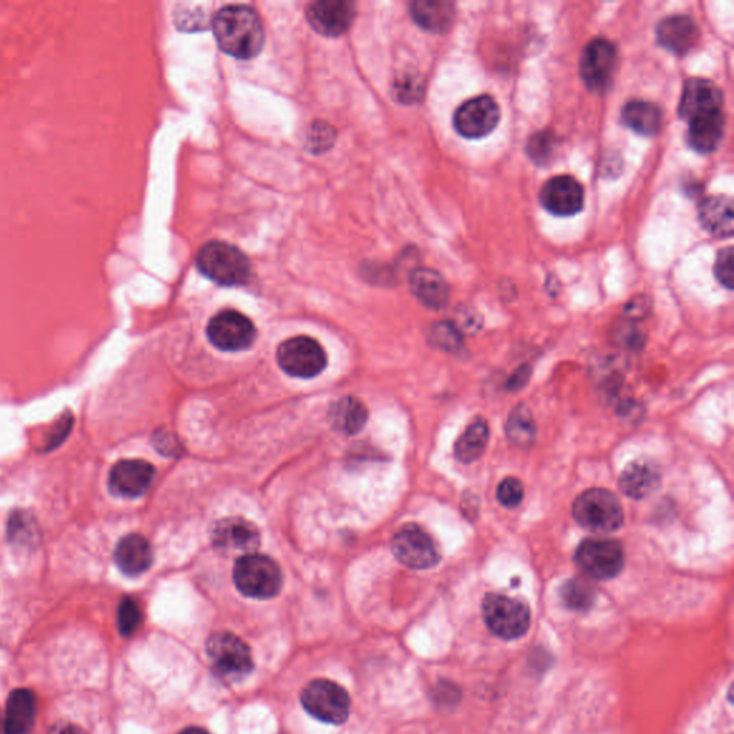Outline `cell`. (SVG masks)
Returning a JSON list of instances; mask_svg holds the SVG:
<instances>
[{
  "instance_id": "obj_32",
  "label": "cell",
  "mask_w": 734,
  "mask_h": 734,
  "mask_svg": "<svg viewBox=\"0 0 734 734\" xmlns=\"http://www.w3.org/2000/svg\"><path fill=\"white\" fill-rule=\"evenodd\" d=\"M142 611L140 604L131 597H125L119 604L118 628L124 637H131L140 628Z\"/></svg>"
},
{
  "instance_id": "obj_28",
  "label": "cell",
  "mask_w": 734,
  "mask_h": 734,
  "mask_svg": "<svg viewBox=\"0 0 734 734\" xmlns=\"http://www.w3.org/2000/svg\"><path fill=\"white\" fill-rule=\"evenodd\" d=\"M329 418L337 431L346 433V435H356L365 428L367 409L359 399L346 396V398L337 400L332 406Z\"/></svg>"
},
{
  "instance_id": "obj_3",
  "label": "cell",
  "mask_w": 734,
  "mask_h": 734,
  "mask_svg": "<svg viewBox=\"0 0 734 734\" xmlns=\"http://www.w3.org/2000/svg\"><path fill=\"white\" fill-rule=\"evenodd\" d=\"M233 578L241 594L256 600L276 597L283 585V575L277 562L256 552L238 558Z\"/></svg>"
},
{
  "instance_id": "obj_20",
  "label": "cell",
  "mask_w": 734,
  "mask_h": 734,
  "mask_svg": "<svg viewBox=\"0 0 734 734\" xmlns=\"http://www.w3.org/2000/svg\"><path fill=\"white\" fill-rule=\"evenodd\" d=\"M661 484V472L659 466L647 459H637L631 462L621 472L618 485L627 497L644 499L650 497Z\"/></svg>"
},
{
  "instance_id": "obj_16",
  "label": "cell",
  "mask_w": 734,
  "mask_h": 734,
  "mask_svg": "<svg viewBox=\"0 0 734 734\" xmlns=\"http://www.w3.org/2000/svg\"><path fill=\"white\" fill-rule=\"evenodd\" d=\"M723 94L709 79L691 78L684 84L679 115L684 121L723 111Z\"/></svg>"
},
{
  "instance_id": "obj_25",
  "label": "cell",
  "mask_w": 734,
  "mask_h": 734,
  "mask_svg": "<svg viewBox=\"0 0 734 734\" xmlns=\"http://www.w3.org/2000/svg\"><path fill=\"white\" fill-rule=\"evenodd\" d=\"M412 18L425 31L443 33L455 21L456 9L446 0H418L411 5Z\"/></svg>"
},
{
  "instance_id": "obj_7",
  "label": "cell",
  "mask_w": 734,
  "mask_h": 734,
  "mask_svg": "<svg viewBox=\"0 0 734 734\" xmlns=\"http://www.w3.org/2000/svg\"><path fill=\"white\" fill-rule=\"evenodd\" d=\"M302 704L306 712L320 722L343 724L349 719L352 703L347 691L335 681L317 679L304 687Z\"/></svg>"
},
{
  "instance_id": "obj_34",
  "label": "cell",
  "mask_w": 734,
  "mask_h": 734,
  "mask_svg": "<svg viewBox=\"0 0 734 734\" xmlns=\"http://www.w3.org/2000/svg\"><path fill=\"white\" fill-rule=\"evenodd\" d=\"M524 485L517 478H507L498 486L497 498L502 507L517 508L524 501Z\"/></svg>"
},
{
  "instance_id": "obj_39",
  "label": "cell",
  "mask_w": 734,
  "mask_h": 734,
  "mask_svg": "<svg viewBox=\"0 0 734 734\" xmlns=\"http://www.w3.org/2000/svg\"><path fill=\"white\" fill-rule=\"evenodd\" d=\"M651 304L647 297H636L626 307V314L631 320H641L650 313Z\"/></svg>"
},
{
  "instance_id": "obj_12",
  "label": "cell",
  "mask_w": 734,
  "mask_h": 734,
  "mask_svg": "<svg viewBox=\"0 0 734 734\" xmlns=\"http://www.w3.org/2000/svg\"><path fill=\"white\" fill-rule=\"evenodd\" d=\"M207 336L217 349L224 352H241L249 349L256 340V326L237 310H223L210 320Z\"/></svg>"
},
{
  "instance_id": "obj_23",
  "label": "cell",
  "mask_w": 734,
  "mask_h": 734,
  "mask_svg": "<svg viewBox=\"0 0 734 734\" xmlns=\"http://www.w3.org/2000/svg\"><path fill=\"white\" fill-rule=\"evenodd\" d=\"M687 124H689L687 144L691 150L700 154H709L717 150L724 137L723 111L690 119Z\"/></svg>"
},
{
  "instance_id": "obj_5",
  "label": "cell",
  "mask_w": 734,
  "mask_h": 734,
  "mask_svg": "<svg viewBox=\"0 0 734 734\" xmlns=\"http://www.w3.org/2000/svg\"><path fill=\"white\" fill-rule=\"evenodd\" d=\"M206 648L214 673L227 683L246 679L254 669L250 647L236 634L228 631L213 634Z\"/></svg>"
},
{
  "instance_id": "obj_9",
  "label": "cell",
  "mask_w": 734,
  "mask_h": 734,
  "mask_svg": "<svg viewBox=\"0 0 734 734\" xmlns=\"http://www.w3.org/2000/svg\"><path fill=\"white\" fill-rule=\"evenodd\" d=\"M575 562L587 577L598 581L613 580L624 567V550L614 540H585L575 552Z\"/></svg>"
},
{
  "instance_id": "obj_14",
  "label": "cell",
  "mask_w": 734,
  "mask_h": 734,
  "mask_svg": "<svg viewBox=\"0 0 734 734\" xmlns=\"http://www.w3.org/2000/svg\"><path fill=\"white\" fill-rule=\"evenodd\" d=\"M540 201L552 216L573 217L583 211L584 188L571 175H558L544 184Z\"/></svg>"
},
{
  "instance_id": "obj_36",
  "label": "cell",
  "mask_w": 734,
  "mask_h": 734,
  "mask_svg": "<svg viewBox=\"0 0 734 734\" xmlns=\"http://www.w3.org/2000/svg\"><path fill=\"white\" fill-rule=\"evenodd\" d=\"M734 253L732 247H726V249L720 250L719 256H717L716 266H714V273H716L717 280L726 287L727 290H732L734 286Z\"/></svg>"
},
{
  "instance_id": "obj_44",
  "label": "cell",
  "mask_w": 734,
  "mask_h": 734,
  "mask_svg": "<svg viewBox=\"0 0 734 734\" xmlns=\"http://www.w3.org/2000/svg\"><path fill=\"white\" fill-rule=\"evenodd\" d=\"M0 733H2V716H0Z\"/></svg>"
},
{
  "instance_id": "obj_19",
  "label": "cell",
  "mask_w": 734,
  "mask_h": 734,
  "mask_svg": "<svg viewBox=\"0 0 734 734\" xmlns=\"http://www.w3.org/2000/svg\"><path fill=\"white\" fill-rule=\"evenodd\" d=\"M657 39L667 51L686 55L699 42L700 29L690 16L673 15L660 22Z\"/></svg>"
},
{
  "instance_id": "obj_22",
  "label": "cell",
  "mask_w": 734,
  "mask_h": 734,
  "mask_svg": "<svg viewBox=\"0 0 734 734\" xmlns=\"http://www.w3.org/2000/svg\"><path fill=\"white\" fill-rule=\"evenodd\" d=\"M733 201L726 195L704 198L699 206V221L707 233L714 237L733 236Z\"/></svg>"
},
{
  "instance_id": "obj_29",
  "label": "cell",
  "mask_w": 734,
  "mask_h": 734,
  "mask_svg": "<svg viewBox=\"0 0 734 734\" xmlns=\"http://www.w3.org/2000/svg\"><path fill=\"white\" fill-rule=\"evenodd\" d=\"M489 436L491 432H489L488 422L482 418L476 419L455 443L456 458L462 464H472L478 461L488 448Z\"/></svg>"
},
{
  "instance_id": "obj_11",
  "label": "cell",
  "mask_w": 734,
  "mask_h": 734,
  "mask_svg": "<svg viewBox=\"0 0 734 734\" xmlns=\"http://www.w3.org/2000/svg\"><path fill=\"white\" fill-rule=\"evenodd\" d=\"M617 48L607 39H593L585 45L580 59V74L585 87L593 92H605L611 87L617 71Z\"/></svg>"
},
{
  "instance_id": "obj_13",
  "label": "cell",
  "mask_w": 734,
  "mask_h": 734,
  "mask_svg": "<svg viewBox=\"0 0 734 734\" xmlns=\"http://www.w3.org/2000/svg\"><path fill=\"white\" fill-rule=\"evenodd\" d=\"M501 121V108L489 95H479L456 109L455 130L468 140H479L491 134Z\"/></svg>"
},
{
  "instance_id": "obj_43",
  "label": "cell",
  "mask_w": 734,
  "mask_h": 734,
  "mask_svg": "<svg viewBox=\"0 0 734 734\" xmlns=\"http://www.w3.org/2000/svg\"><path fill=\"white\" fill-rule=\"evenodd\" d=\"M178 734H210L207 732L206 729H201V727H187V729L181 730Z\"/></svg>"
},
{
  "instance_id": "obj_2",
  "label": "cell",
  "mask_w": 734,
  "mask_h": 734,
  "mask_svg": "<svg viewBox=\"0 0 734 734\" xmlns=\"http://www.w3.org/2000/svg\"><path fill=\"white\" fill-rule=\"evenodd\" d=\"M198 270L220 286H243L250 280L251 264L246 254L233 244L211 241L197 256Z\"/></svg>"
},
{
  "instance_id": "obj_41",
  "label": "cell",
  "mask_w": 734,
  "mask_h": 734,
  "mask_svg": "<svg viewBox=\"0 0 734 734\" xmlns=\"http://www.w3.org/2000/svg\"><path fill=\"white\" fill-rule=\"evenodd\" d=\"M529 376H531V367L527 365L518 367V369L515 370L514 375L508 379L507 388L509 390H519L524 388L525 383L529 380Z\"/></svg>"
},
{
  "instance_id": "obj_24",
  "label": "cell",
  "mask_w": 734,
  "mask_h": 734,
  "mask_svg": "<svg viewBox=\"0 0 734 734\" xmlns=\"http://www.w3.org/2000/svg\"><path fill=\"white\" fill-rule=\"evenodd\" d=\"M411 289L416 299L432 310H441L449 302V286L438 271L416 269L411 274Z\"/></svg>"
},
{
  "instance_id": "obj_8",
  "label": "cell",
  "mask_w": 734,
  "mask_h": 734,
  "mask_svg": "<svg viewBox=\"0 0 734 734\" xmlns=\"http://www.w3.org/2000/svg\"><path fill=\"white\" fill-rule=\"evenodd\" d=\"M277 362L287 375L310 379L326 369L327 356L317 340L309 336H297L281 343L277 350Z\"/></svg>"
},
{
  "instance_id": "obj_40",
  "label": "cell",
  "mask_w": 734,
  "mask_h": 734,
  "mask_svg": "<svg viewBox=\"0 0 734 734\" xmlns=\"http://www.w3.org/2000/svg\"><path fill=\"white\" fill-rule=\"evenodd\" d=\"M154 445L162 455H174L178 451V442L171 433L158 432L154 438Z\"/></svg>"
},
{
  "instance_id": "obj_33",
  "label": "cell",
  "mask_w": 734,
  "mask_h": 734,
  "mask_svg": "<svg viewBox=\"0 0 734 734\" xmlns=\"http://www.w3.org/2000/svg\"><path fill=\"white\" fill-rule=\"evenodd\" d=\"M431 340L433 345L441 347L446 352H456L461 349L462 336L454 323H438L432 327Z\"/></svg>"
},
{
  "instance_id": "obj_31",
  "label": "cell",
  "mask_w": 734,
  "mask_h": 734,
  "mask_svg": "<svg viewBox=\"0 0 734 734\" xmlns=\"http://www.w3.org/2000/svg\"><path fill=\"white\" fill-rule=\"evenodd\" d=\"M561 598L570 610L587 611L594 605L595 591L587 581L573 578L562 587Z\"/></svg>"
},
{
  "instance_id": "obj_4",
  "label": "cell",
  "mask_w": 734,
  "mask_h": 734,
  "mask_svg": "<svg viewBox=\"0 0 734 734\" xmlns=\"http://www.w3.org/2000/svg\"><path fill=\"white\" fill-rule=\"evenodd\" d=\"M573 517L578 525L587 531L594 534H611L623 525V505L620 499L607 489H588L575 499Z\"/></svg>"
},
{
  "instance_id": "obj_42",
  "label": "cell",
  "mask_w": 734,
  "mask_h": 734,
  "mask_svg": "<svg viewBox=\"0 0 734 734\" xmlns=\"http://www.w3.org/2000/svg\"><path fill=\"white\" fill-rule=\"evenodd\" d=\"M49 734H87V733H85L84 729H81V727L76 726V724L74 723L61 722V723L54 724V726H52V729L49 730Z\"/></svg>"
},
{
  "instance_id": "obj_10",
  "label": "cell",
  "mask_w": 734,
  "mask_h": 734,
  "mask_svg": "<svg viewBox=\"0 0 734 734\" xmlns=\"http://www.w3.org/2000/svg\"><path fill=\"white\" fill-rule=\"evenodd\" d=\"M392 551L399 562L413 570H429L441 561L435 540L415 524L405 525L393 535Z\"/></svg>"
},
{
  "instance_id": "obj_27",
  "label": "cell",
  "mask_w": 734,
  "mask_h": 734,
  "mask_svg": "<svg viewBox=\"0 0 734 734\" xmlns=\"http://www.w3.org/2000/svg\"><path fill=\"white\" fill-rule=\"evenodd\" d=\"M621 121L638 135L654 137L663 127V112L651 102L631 101L623 108Z\"/></svg>"
},
{
  "instance_id": "obj_35",
  "label": "cell",
  "mask_w": 734,
  "mask_h": 734,
  "mask_svg": "<svg viewBox=\"0 0 734 734\" xmlns=\"http://www.w3.org/2000/svg\"><path fill=\"white\" fill-rule=\"evenodd\" d=\"M555 148V138L552 132H538L537 135L531 137L527 145L529 157L538 164L548 161L551 158L552 151Z\"/></svg>"
},
{
  "instance_id": "obj_6",
  "label": "cell",
  "mask_w": 734,
  "mask_h": 734,
  "mask_svg": "<svg viewBox=\"0 0 734 734\" xmlns=\"http://www.w3.org/2000/svg\"><path fill=\"white\" fill-rule=\"evenodd\" d=\"M482 616L491 633L501 640H517L525 636L531 626L528 605L504 594H486L482 601Z\"/></svg>"
},
{
  "instance_id": "obj_1",
  "label": "cell",
  "mask_w": 734,
  "mask_h": 734,
  "mask_svg": "<svg viewBox=\"0 0 734 734\" xmlns=\"http://www.w3.org/2000/svg\"><path fill=\"white\" fill-rule=\"evenodd\" d=\"M213 31L221 51L237 59L260 54L266 35L260 16L246 5H228L213 19Z\"/></svg>"
},
{
  "instance_id": "obj_30",
  "label": "cell",
  "mask_w": 734,
  "mask_h": 734,
  "mask_svg": "<svg viewBox=\"0 0 734 734\" xmlns=\"http://www.w3.org/2000/svg\"><path fill=\"white\" fill-rule=\"evenodd\" d=\"M505 433L509 441L521 448H528L535 441L537 425L527 406H515L514 411L509 413L507 423H505Z\"/></svg>"
},
{
  "instance_id": "obj_37",
  "label": "cell",
  "mask_w": 734,
  "mask_h": 734,
  "mask_svg": "<svg viewBox=\"0 0 734 734\" xmlns=\"http://www.w3.org/2000/svg\"><path fill=\"white\" fill-rule=\"evenodd\" d=\"M335 142V131L330 125L314 124L307 135V147L319 152L327 150Z\"/></svg>"
},
{
  "instance_id": "obj_26",
  "label": "cell",
  "mask_w": 734,
  "mask_h": 734,
  "mask_svg": "<svg viewBox=\"0 0 734 734\" xmlns=\"http://www.w3.org/2000/svg\"><path fill=\"white\" fill-rule=\"evenodd\" d=\"M35 719L36 700L32 691H13L6 706L5 734H29Z\"/></svg>"
},
{
  "instance_id": "obj_21",
  "label": "cell",
  "mask_w": 734,
  "mask_h": 734,
  "mask_svg": "<svg viewBox=\"0 0 734 734\" xmlns=\"http://www.w3.org/2000/svg\"><path fill=\"white\" fill-rule=\"evenodd\" d=\"M154 560L150 542L138 534H131L118 542L115 562L119 570L128 577L147 573Z\"/></svg>"
},
{
  "instance_id": "obj_18",
  "label": "cell",
  "mask_w": 734,
  "mask_h": 734,
  "mask_svg": "<svg viewBox=\"0 0 734 734\" xmlns=\"http://www.w3.org/2000/svg\"><path fill=\"white\" fill-rule=\"evenodd\" d=\"M356 5L347 0H319L307 8V21L324 36H340L352 25Z\"/></svg>"
},
{
  "instance_id": "obj_17",
  "label": "cell",
  "mask_w": 734,
  "mask_h": 734,
  "mask_svg": "<svg viewBox=\"0 0 734 734\" xmlns=\"http://www.w3.org/2000/svg\"><path fill=\"white\" fill-rule=\"evenodd\" d=\"M211 542L220 551H240L251 554L259 548L260 531L253 522L247 519L224 518L214 525L211 531Z\"/></svg>"
},
{
  "instance_id": "obj_38",
  "label": "cell",
  "mask_w": 734,
  "mask_h": 734,
  "mask_svg": "<svg viewBox=\"0 0 734 734\" xmlns=\"http://www.w3.org/2000/svg\"><path fill=\"white\" fill-rule=\"evenodd\" d=\"M72 423H74V418H72L71 412H66L62 418H59L55 428L52 429L51 435L48 439H45V451H52L59 443L64 442L68 433L71 432Z\"/></svg>"
},
{
  "instance_id": "obj_15",
  "label": "cell",
  "mask_w": 734,
  "mask_h": 734,
  "mask_svg": "<svg viewBox=\"0 0 734 734\" xmlns=\"http://www.w3.org/2000/svg\"><path fill=\"white\" fill-rule=\"evenodd\" d=\"M155 469L142 459H124L114 465L109 474V489L121 498H138L144 495L154 481Z\"/></svg>"
}]
</instances>
